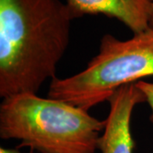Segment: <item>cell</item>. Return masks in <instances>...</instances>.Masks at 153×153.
Returning a JSON list of instances; mask_svg holds the SVG:
<instances>
[{"label":"cell","mask_w":153,"mask_h":153,"mask_svg":"<svg viewBox=\"0 0 153 153\" xmlns=\"http://www.w3.org/2000/svg\"><path fill=\"white\" fill-rule=\"evenodd\" d=\"M105 121L67 102L24 93L0 105V137L38 153H95Z\"/></svg>","instance_id":"2"},{"label":"cell","mask_w":153,"mask_h":153,"mask_svg":"<svg viewBox=\"0 0 153 153\" xmlns=\"http://www.w3.org/2000/svg\"><path fill=\"white\" fill-rule=\"evenodd\" d=\"M0 153H33V151H30L29 152H22L21 151H19V149H13V148H5V147H0Z\"/></svg>","instance_id":"7"},{"label":"cell","mask_w":153,"mask_h":153,"mask_svg":"<svg viewBox=\"0 0 153 153\" xmlns=\"http://www.w3.org/2000/svg\"><path fill=\"white\" fill-rule=\"evenodd\" d=\"M73 19L103 15L125 25L134 34L150 27L152 0H66Z\"/></svg>","instance_id":"5"},{"label":"cell","mask_w":153,"mask_h":153,"mask_svg":"<svg viewBox=\"0 0 153 153\" xmlns=\"http://www.w3.org/2000/svg\"><path fill=\"white\" fill-rule=\"evenodd\" d=\"M73 17L61 0H0V96L38 94L55 78Z\"/></svg>","instance_id":"1"},{"label":"cell","mask_w":153,"mask_h":153,"mask_svg":"<svg viewBox=\"0 0 153 153\" xmlns=\"http://www.w3.org/2000/svg\"><path fill=\"white\" fill-rule=\"evenodd\" d=\"M149 25H150V27L153 28V0H152V5H151V10H150Z\"/></svg>","instance_id":"8"},{"label":"cell","mask_w":153,"mask_h":153,"mask_svg":"<svg viewBox=\"0 0 153 153\" xmlns=\"http://www.w3.org/2000/svg\"><path fill=\"white\" fill-rule=\"evenodd\" d=\"M148 76H153V28L126 40L105 34L98 54L82 71L50 81L48 97L88 111L108 101L119 88Z\"/></svg>","instance_id":"3"},{"label":"cell","mask_w":153,"mask_h":153,"mask_svg":"<svg viewBox=\"0 0 153 153\" xmlns=\"http://www.w3.org/2000/svg\"><path fill=\"white\" fill-rule=\"evenodd\" d=\"M108 102L109 114L99 139L98 150L101 153H134L132 114L135 105L146 102L145 96L134 82L119 88Z\"/></svg>","instance_id":"4"},{"label":"cell","mask_w":153,"mask_h":153,"mask_svg":"<svg viewBox=\"0 0 153 153\" xmlns=\"http://www.w3.org/2000/svg\"><path fill=\"white\" fill-rule=\"evenodd\" d=\"M137 88L141 91L145 96L146 102L149 105L151 108L150 121L153 123V82H146V81H139L135 82Z\"/></svg>","instance_id":"6"}]
</instances>
